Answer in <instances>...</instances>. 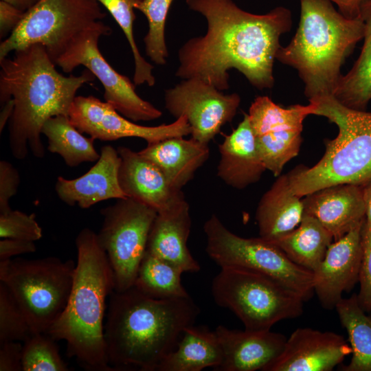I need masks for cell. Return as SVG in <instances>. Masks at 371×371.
Wrapping results in <instances>:
<instances>
[{"label":"cell","mask_w":371,"mask_h":371,"mask_svg":"<svg viewBox=\"0 0 371 371\" xmlns=\"http://www.w3.org/2000/svg\"><path fill=\"white\" fill-rule=\"evenodd\" d=\"M22 350L20 341L0 343V371H22Z\"/></svg>","instance_id":"f35d334b"},{"label":"cell","mask_w":371,"mask_h":371,"mask_svg":"<svg viewBox=\"0 0 371 371\" xmlns=\"http://www.w3.org/2000/svg\"><path fill=\"white\" fill-rule=\"evenodd\" d=\"M111 32V28L102 21L95 22L74 38L55 65L65 73L71 72L79 65L85 67L103 85L105 102L125 117L133 122L158 119L161 111L142 99L135 91V85L116 71L100 52L99 38Z\"/></svg>","instance_id":"7c38bea8"},{"label":"cell","mask_w":371,"mask_h":371,"mask_svg":"<svg viewBox=\"0 0 371 371\" xmlns=\"http://www.w3.org/2000/svg\"><path fill=\"white\" fill-rule=\"evenodd\" d=\"M41 133L47 139V150L59 155L70 167L83 162L96 161L99 154L93 137H86L70 122L67 115L54 116L46 121Z\"/></svg>","instance_id":"f546056e"},{"label":"cell","mask_w":371,"mask_h":371,"mask_svg":"<svg viewBox=\"0 0 371 371\" xmlns=\"http://www.w3.org/2000/svg\"><path fill=\"white\" fill-rule=\"evenodd\" d=\"M362 189L366 206L364 225L371 229V179L362 186Z\"/></svg>","instance_id":"7bdbcfd3"},{"label":"cell","mask_w":371,"mask_h":371,"mask_svg":"<svg viewBox=\"0 0 371 371\" xmlns=\"http://www.w3.org/2000/svg\"><path fill=\"white\" fill-rule=\"evenodd\" d=\"M25 12L12 4L0 1V37L4 38L10 34L18 26L24 16Z\"/></svg>","instance_id":"ab89813d"},{"label":"cell","mask_w":371,"mask_h":371,"mask_svg":"<svg viewBox=\"0 0 371 371\" xmlns=\"http://www.w3.org/2000/svg\"><path fill=\"white\" fill-rule=\"evenodd\" d=\"M361 16L364 34L360 54L350 70L341 76L331 95L349 109L366 111L371 100V0L363 3Z\"/></svg>","instance_id":"4316f807"},{"label":"cell","mask_w":371,"mask_h":371,"mask_svg":"<svg viewBox=\"0 0 371 371\" xmlns=\"http://www.w3.org/2000/svg\"><path fill=\"white\" fill-rule=\"evenodd\" d=\"M217 176L227 186L241 190L258 182L267 170L256 147L249 115L218 145Z\"/></svg>","instance_id":"603a6c76"},{"label":"cell","mask_w":371,"mask_h":371,"mask_svg":"<svg viewBox=\"0 0 371 371\" xmlns=\"http://www.w3.org/2000/svg\"><path fill=\"white\" fill-rule=\"evenodd\" d=\"M75 244L77 262L69 300L47 334L65 341L68 355L85 370L113 371L106 356L103 324L107 297L115 286L113 271L92 229L83 228Z\"/></svg>","instance_id":"277c9868"},{"label":"cell","mask_w":371,"mask_h":371,"mask_svg":"<svg viewBox=\"0 0 371 371\" xmlns=\"http://www.w3.org/2000/svg\"><path fill=\"white\" fill-rule=\"evenodd\" d=\"M199 313L190 295L155 299L134 286L114 290L109 295L104 326L109 366L113 371L157 370Z\"/></svg>","instance_id":"3957f363"},{"label":"cell","mask_w":371,"mask_h":371,"mask_svg":"<svg viewBox=\"0 0 371 371\" xmlns=\"http://www.w3.org/2000/svg\"><path fill=\"white\" fill-rule=\"evenodd\" d=\"M364 221L332 243L313 271L314 293L324 308H335L343 293L350 291L359 282Z\"/></svg>","instance_id":"e0dca14e"},{"label":"cell","mask_w":371,"mask_h":371,"mask_svg":"<svg viewBox=\"0 0 371 371\" xmlns=\"http://www.w3.org/2000/svg\"><path fill=\"white\" fill-rule=\"evenodd\" d=\"M20 183V175L16 168L9 161H0V214L12 209L10 200L17 191Z\"/></svg>","instance_id":"74e56055"},{"label":"cell","mask_w":371,"mask_h":371,"mask_svg":"<svg viewBox=\"0 0 371 371\" xmlns=\"http://www.w3.org/2000/svg\"><path fill=\"white\" fill-rule=\"evenodd\" d=\"M335 3L339 11L345 16L350 19L361 16V7L366 0H327Z\"/></svg>","instance_id":"b9f144b4"},{"label":"cell","mask_w":371,"mask_h":371,"mask_svg":"<svg viewBox=\"0 0 371 371\" xmlns=\"http://www.w3.org/2000/svg\"><path fill=\"white\" fill-rule=\"evenodd\" d=\"M36 250L33 241L3 238L0 240V261L12 259V257L21 254L34 253Z\"/></svg>","instance_id":"60d3db41"},{"label":"cell","mask_w":371,"mask_h":371,"mask_svg":"<svg viewBox=\"0 0 371 371\" xmlns=\"http://www.w3.org/2000/svg\"><path fill=\"white\" fill-rule=\"evenodd\" d=\"M34 333L16 299L0 282V343L23 342Z\"/></svg>","instance_id":"e575fe53"},{"label":"cell","mask_w":371,"mask_h":371,"mask_svg":"<svg viewBox=\"0 0 371 371\" xmlns=\"http://www.w3.org/2000/svg\"><path fill=\"white\" fill-rule=\"evenodd\" d=\"M221 268L212 282L213 298L232 311L245 329L269 330L280 321L302 314L303 298L276 280L245 268Z\"/></svg>","instance_id":"52a82bcc"},{"label":"cell","mask_w":371,"mask_h":371,"mask_svg":"<svg viewBox=\"0 0 371 371\" xmlns=\"http://www.w3.org/2000/svg\"><path fill=\"white\" fill-rule=\"evenodd\" d=\"M165 107L175 117H186L191 137L205 144L230 122L240 103L237 93L225 94L199 78L184 79L164 95Z\"/></svg>","instance_id":"5bb4252c"},{"label":"cell","mask_w":371,"mask_h":371,"mask_svg":"<svg viewBox=\"0 0 371 371\" xmlns=\"http://www.w3.org/2000/svg\"><path fill=\"white\" fill-rule=\"evenodd\" d=\"M309 102L316 105L314 115L337 125L338 134L325 142V153L315 165H300L288 173L293 192L302 198L335 184L364 185L371 179V112L349 109L332 95Z\"/></svg>","instance_id":"8992f818"},{"label":"cell","mask_w":371,"mask_h":371,"mask_svg":"<svg viewBox=\"0 0 371 371\" xmlns=\"http://www.w3.org/2000/svg\"><path fill=\"white\" fill-rule=\"evenodd\" d=\"M304 214L315 217L337 240L365 219L362 186L339 183L303 196Z\"/></svg>","instance_id":"44dd1931"},{"label":"cell","mask_w":371,"mask_h":371,"mask_svg":"<svg viewBox=\"0 0 371 371\" xmlns=\"http://www.w3.org/2000/svg\"><path fill=\"white\" fill-rule=\"evenodd\" d=\"M222 350L214 331L205 326L187 327L175 349L160 363L157 371H201L217 368Z\"/></svg>","instance_id":"484cf974"},{"label":"cell","mask_w":371,"mask_h":371,"mask_svg":"<svg viewBox=\"0 0 371 371\" xmlns=\"http://www.w3.org/2000/svg\"><path fill=\"white\" fill-rule=\"evenodd\" d=\"M25 12L40 0H3Z\"/></svg>","instance_id":"f6af8a7d"},{"label":"cell","mask_w":371,"mask_h":371,"mask_svg":"<svg viewBox=\"0 0 371 371\" xmlns=\"http://www.w3.org/2000/svg\"><path fill=\"white\" fill-rule=\"evenodd\" d=\"M43 236V230L35 214H27L19 210L0 214V237L35 242Z\"/></svg>","instance_id":"d590c367"},{"label":"cell","mask_w":371,"mask_h":371,"mask_svg":"<svg viewBox=\"0 0 371 371\" xmlns=\"http://www.w3.org/2000/svg\"><path fill=\"white\" fill-rule=\"evenodd\" d=\"M139 153L159 167L173 188L181 190L208 159L210 149L192 137H174L147 144Z\"/></svg>","instance_id":"cb8c5ba5"},{"label":"cell","mask_w":371,"mask_h":371,"mask_svg":"<svg viewBox=\"0 0 371 371\" xmlns=\"http://www.w3.org/2000/svg\"><path fill=\"white\" fill-rule=\"evenodd\" d=\"M183 272L168 262L146 251L138 269L134 286L155 299L189 296L181 284Z\"/></svg>","instance_id":"4dcf8cb0"},{"label":"cell","mask_w":371,"mask_h":371,"mask_svg":"<svg viewBox=\"0 0 371 371\" xmlns=\"http://www.w3.org/2000/svg\"><path fill=\"white\" fill-rule=\"evenodd\" d=\"M191 230L190 206L182 191L164 210L157 212L149 233L146 251L183 272H197L199 262L187 242Z\"/></svg>","instance_id":"ac0fdd59"},{"label":"cell","mask_w":371,"mask_h":371,"mask_svg":"<svg viewBox=\"0 0 371 371\" xmlns=\"http://www.w3.org/2000/svg\"><path fill=\"white\" fill-rule=\"evenodd\" d=\"M117 150L121 158L119 183L126 196L157 212L166 210L181 190L173 188L159 167L139 152L125 146Z\"/></svg>","instance_id":"7402d4cb"},{"label":"cell","mask_w":371,"mask_h":371,"mask_svg":"<svg viewBox=\"0 0 371 371\" xmlns=\"http://www.w3.org/2000/svg\"><path fill=\"white\" fill-rule=\"evenodd\" d=\"M106 16L96 0H40L1 41L0 60L12 52L39 44L55 63L79 34Z\"/></svg>","instance_id":"30bf717a"},{"label":"cell","mask_w":371,"mask_h":371,"mask_svg":"<svg viewBox=\"0 0 371 371\" xmlns=\"http://www.w3.org/2000/svg\"><path fill=\"white\" fill-rule=\"evenodd\" d=\"M368 313H370L369 316L371 317V310Z\"/></svg>","instance_id":"bcb514c9"},{"label":"cell","mask_w":371,"mask_h":371,"mask_svg":"<svg viewBox=\"0 0 371 371\" xmlns=\"http://www.w3.org/2000/svg\"><path fill=\"white\" fill-rule=\"evenodd\" d=\"M0 102L14 104L9 120V145L16 159H24L30 149L43 158L41 130L47 120L67 115L78 90L94 80L85 69L78 76H65L56 69L45 48L39 44L14 52L0 60Z\"/></svg>","instance_id":"7a4b0ae2"},{"label":"cell","mask_w":371,"mask_h":371,"mask_svg":"<svg viewBox=\"0 0 371 371\" xmlns=\"http://www.w3.org/2000/svg\"><path fill=\"white\" fill-rule=\"evenodd\" d=\"M297 30L276 59L295 69L309 101L331 95L341 67L356 44L363 38L361 16L350 19L327 0H300Z\"/></svg>","instance_id":"5b68a950"},{"label":"cell","mask_w":371,"mask_h":371,"mask_svg":"<svg viewBox=\"0 0 371 371\" xmlns=\"http://www.w3.org/2000/svg\"><path fill=\"white\" fill-rule=\"evenodd\" d=\"M50 335L35 333L23 344L22 371H68Z\"/></svg>","instance_id":"836d02e7"},{"label":"cell","mask_w":371,"mask_h":371,"mask_svg":"<svg viewBox=\"0 0 371 371\" xmlns=\"http://www.w3.org/2000/svg\"><path fill=\"white\" fill-rule=\"evenodd\" d=\"M121 158L111 145L101 148L100 158L83 175L73 179L58 177L55 190L58 198L68 205L87 209L111 199H125L119 183Z\"/></svg>","instance_id":"ffe728a7"},{"label":"cell","mask_w":371,"mask_h":371,"mask_svg":"<svg viewBox=\"0 0 371 371\" xmlns=\"http://www.w3.org/2000/svg\"><path fill=\"white\" fill-rule=\"evenodd\" d=\"M351 353L350 346L340 335L298 328L263 371H330Z\"/></svg>","instance_id":"2e32d148"},{"label":"cell","mask_w":371,"mask_h":371,"mask_svg":"<svg viewBox=\"0 0 371 371\" xmlns=\"http://www.w3.org/2000/svg\"><path fill=\"white\" fill-rule=\"evenodd\" d=\"M215 332L222 350L216 371H263L280 355L286 340L270 330H240L219 325Z\"/></svg>","instance_id":"d6986e66"},{"label":"cell","mask_w":371,"mask_h":371,"mask_svg":"<svg viewBox=\"0 0 371 371\" xmlns=\"http://www.w3.org/2000/svg\"><path fill=\"white\" fill-rule=\"evenodd\" d=\"M361 249L357 298L362 308L368 313L371 310V229H368L364 223L361 230Z\"/></svg>","instance_id":"8d00e7d4"},{"label":"cell","mask_w":371,"mask_h":371,"mask_svg":"<svg viewBox=\"0 0 371 371\" xmlns=\"http://www.w3.org/2000/svg\"><path fill=\"white\" fill-rule=\"evenodd\" d=\"M76 264L49 256L0 261V282L12 293L34 333H47L64 311Z\"/></svg>","instance_id":"ba28073f"},{"label":"cell","mask_w":371,"mask_h":371,"mask_svg":"<svg viewBox=\"0 0 371 371\" xmlns=\"http://www.w3.org/2000/svg\"><path fill=\"white\" fill-rule=\"evenodd\" d=\"M111 14L124 32L133 55L135 70L133 78L135 86L146 83L153 87L155 78L153 74V66L141 55L133 34V22L135 20V5L139 0H96Z\"/></svg>","instance_id":"1f68e13d"},{"label":"cell","mask_w":371,"mask_h":371,"mask_svg":"<svg viewBox=\"0 0 371 371\" xmlns=\"http://www.w3.org/2000/svg\"><path fill=\"white\" fill-rule=\"evenodd\" d=\"M203 15L207 31L179 49L175 76L199 78L220 91L229 88L228 71L236 69L254 87L274 85L273 67L280 38L292 26L290 10L278 6L263 14L247 12L232 0H186Z\"/></svg>","instance_id":"6da1fadb"},{"label":"cell","mask_w":371,"mask_h":371,"mask_svg":"<svg viewBox=\"0 0 371 371\" xmlns=\"http://www.w3.org/2000/svg\"><path fill=\"white\" fill-rule=\"evenodd\" d=\"M315 109L313 102L284 108L267 96H258L251 103L248 115L256 147L266 169L275 177L298 155L304 120Z\"/></svg>","instance_id":"4fadbf2b"},{"label":"cell","mask_w":371,"mask_h":371,"mask_svg":"<svg viewBox=\"0 0 371 371\" xmlns=\"http://www.w3.org/2000/svg\"><path fill=\"white\" fill-rule=\"evenodd\" d=\"M173 0H139L135 9L148 20V31L144 42L146 54L155 64H166L168 56L165 41V25Z\"/></svg>","instance_id":"d6a6232c"},{"label":"cell","mask_w":371,"mask_h":371,"mask_svg":"<svg viewBox=\"0 0 371 371\" xmlns=\"http://www.w3.org/2000/svg\"><path fill=\"white\" fill-rule=\"evenodd\" d=\"M335 308L352 348V358L342 370L371 371V317L359 304L356 294L342 297Z\"/></svg>","instance_id":"f1b7e54d"},{"label":"cell","mask_w":371,"mask_h":371,"mask_svg":"<svg viewBox=\"0 0 371 371\" xmlns=\"http://www.w3.org/2000/svg\"><path fill=\"white\" fill-rule=\"evenodd\" d=\"M2 110L0 114V133H1L3 130L7 122L10 120L13 109L14 104L11 100L7 101L4 104L2 105Z\"/></svg>","instance_id":"ee69618b"},{"label":"cell","mask_w":371,"mask_h":371,"mask_svg":"<svg viewBox=\"0 0 371 371\" xmlns=\"http://www.w3.org/2000/svg\"><path fill=\"white\" fill-rule=\"evenodd\" d=\"M303 216L302 198L293 192L288 173L280 175L258 204L259 236L272 243L296 228Z\"/></svg>","instance_id":"d4e9b609"},{"label":"cell","mask_w":371,"mask_h":371,"mask_svg":"<svg viewBox=\"0 0 371 371\" xmlns=\"http://www.w3.org/2000/svg\"><path fill=\"white\" fill-rule=\"evenodd\" d=\"M333 240L332 234L315 217L304 214L296 228L272 243L293 262L313 272Z\"/></svg>","instance_id":"83f0119b"},{"label":"cell","mask_w":371,"mask_h":371,"mask_svg":"<svg viewBox=\"0 0 371 371\" xmlns=\"http://www.w3.org/2000/svg\"><path fill=\"white\" fill-rule=\"evenodd\" d=\"M206 252L221 267H238L262 273L300 295L314 293L313 272L293 262L275 244L260 238H243L229 230L216 214L203 225Z\"/></svg>","instance_id":"9c48e42d"},{"label":"cell","mask_w":371,"mask_h":371,"mask_svg":"<svg viewBox=\"0 0 371 371\" xmlns=\"http://www.w3.org/2000/svg\"><path fill=\"white\" fill-rule=\"evenodd\" d=\"M101 214L98 240L113 271L115 290L122 291L134 285L157 212L127 197L103 208Z\"/></svg>","instance_id":"8fae6325"},{"label":"cell","mask_w":371,"mask_h":371,"mask_svg":"<svg viewBox=\"0 0 371 371\" xmlns=\"http://www.w3.org/2000/svg\"><path fill=\"white\" fill-rule=\"evenodd\" d=\"M68 117L80 133L102 141L139 137L144 139L147 144H153L167 138L191 134L190 126L183 115L168 124L142 126L121 115L109 103L93 95L76 96Z\"/></svg>","instance_id":"9a60e30c"}]
</instances>
